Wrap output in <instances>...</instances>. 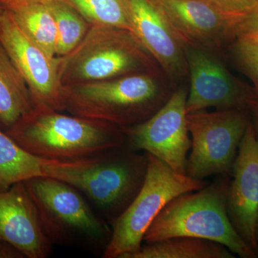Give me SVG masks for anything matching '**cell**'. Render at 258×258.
Listing matches in <instances>:
<instances>
[{"mask_svg": "<svg viewBox=\"0 0 258 258\" xmlns=\"http://www.w3.org/2000/svg\"><path fill=\"white\" fill-rule=\"evenodd\" d=\"M141 152L125 144L79 160L53 161L43 166L44 176L72 185L111 225L143 186L149 157Z\"/></svg>", "mask_w": 258, "mask_h": 258, "instance_id": "1", "label": "cell"}, {"mask_svg": "<svg viewBox=\"0 0 258 258\" xmlns=\"http://www.w3.org/2000/svg\"><path fill=\"white\" fill-rule=\"evenodd\" d=\"M159 74H135L62 88V106L71 115L119 126L145 121L164 106L173 88Z\"/></svg>", "mask_w": 258, "mask_h": 258, "instance_id": "2", "label": "cell"}, {"mask_svg": "<svg viewBox=\"0 0 258 258\" xmlns=\"http://www.w3.org/2000/svg\"><path fill=\"white\" fill-rule=\"evenodd\" d=\"M60 112L34 109L6 133L25 150L52 161L79 160L125 145L120 127Z\"/></svg>", "mask_w": 258, "mask_h": 258, "instance_id": "3", "label": "cell"}, {"mask_svg": "<svg viewBox=\"0 0 258 258\" xmlns=\"http://www.w3.org/2000/svg\"><path fill=\"white\" fill-rule=\"evenodd\" d=\"M230 182V176H220L202 189L173 199L148 228L144 242L187 236L221 244L242 258L257 257L237 233L228 216Z\"/></svg>", "mask_w": 258, "mask_h": 258, "instance_id": "4", "label": "cell"}, {"mask_svg": "<svg viewBox=\"0 0 258 258\" xmlns=\"http://www.w3.org/2000/svg\"><path fill=\"white\" fill-rule=\"evenodd\" d=\"M38 212L42 229L52 244L101 254L111 240L110 224L82 193L47 176L24 181Z\"/></svg>", "mask_w": 258, "mask_h": 258, "instance_id": "5", "label": "cell"}, {"mask_svg": "<svg viewBox=\"0 0 258 258\" xmlns=\"http://www.w3.org/2000/svg\"><path fill=\"white\" fill-rule=\"evenodd\" d=\"M57 57L62 86L142 73L164 74L134 32L113 27L91 26L72 52Z\"/></svg>", "mask_w": 258, "mask_h": 258, "instance_id": "6", "label": "cell"}, {"mask_svg": "<svg viewBox=\"0 0 258 258\" xmlns=\"http://www.w3.org/2000/svg\"><path fill=\"white\" fill-rule=\"evenodd\" d=\"M148 157L143 186L126 210L111 224V238L103 258H129L138 252L148 228L169 202L208 184L204 179L176 172L152 154H148Z\"/></svg>", "mask_w": 258, "mask_h": 258, "instance_id": "7", "label": "cell"}, {"mask_svg": "<svg viewBox=\"0 0 258 258\" xmlns=\"http://www.w3.org/2000/svg\"><path fill=\"white\" fill-rule=\"evenodd\" d=\"M191 137L186 174L198 179L230 176L241 141L250 121L247 110H205L187 113Z\"/></svg>", "mask_w": 258, "mask_h": 258, "instance_id": "8", "label": "cell"}, {"mask_svg": "<svg viewBox=\"0 0 258 258\" xmlns=\"http://www.w3.org/2000/svg\"><path fill=\"white\" fill-rule=\"evenodd\" d=\"M188 90L175 88L167 102L142 123L122 128L125 146L157 158L180 174H186L191 139L187 125Z\"/></svg>", "mask_w": 258, "mask_h": 258, "instance_id": "9", "label": "cell"}, {"mask_svg": "<svg viewBox=\"0 0 258 258\" xmlns=\"http://www.w3.org/2000/svg\"><path fill=\"white\" fill-rule=\"evenodd\" d=\"M0 42L25 80L35 109L63 111L58 57H50L32 42L5 10L0 23Z\"/></svg>", "mask_w": 258, "mask_h": 258, "instance_id": "10", "label": "cell"}, {"mask_svg": "<svg viewBox=\"0 0 258 258\" xmlns=\"http://www.w3.org/2000/svg\"><path fill=\"white\" fill-rule=\"evenodd\" d=\"M190 87L186 100L187 113L209 108L244 109L257 100L253 89L235 78L211 51L183 44Z\"/></svg>", "mask_w": 258, "mask_h": 258, "instance_id": "11", "label": "cell"}, {"mask_svg": "<svg viewBox=\"0 0 258 258\" xmlns=\"http://www.w3.org/2000/svg\"><path fill=\"white\" fill-rule=\"evenodd\" d=\"M182 44L219 50L234 40V25L240 17L212 0H155Z\"/></svg>", "mask_w": 258, "mask_h": 258, "instance_id": "12", "label": "cell"}, {"mask_svg": "<svg viewBox=\"0 0 258 258\" xmlns=\"http://www.w3.org/2000/svg\"><path fill=\"white\" fill-rule=\"evenodd\" d=\"M227 212L232 225L258 256V133L249 122L232 167Z\"/></svg>", "mask_w": 258, "mask_h": 258, "instance_id": "13", "label": "cell"}, {"mask_svg": "<svg viewBox=\"0 0 258 258\" xmlns=\"http://www.w3.org/2000/svg\"><path fill=\"white\" fill-rule=\"evenodd\" d=\"M134 34L173 87L188 75L182 42L155 0H125Z\"/></svg>", "mask_w": 258, "mask_h": 258, "instance_id": "14", "label": "cell"}, {"mask_svg": "<svg viewBox=\"0 0 258 258\" xmlns=\"http://www.w3.org/2000/svg\"><path fill=\"white\" fill-rule=\"evenodd\" d=\"M0 240L13 244L27 258H46L52 252L53 244L24 182L0 191Z\"/></svg>", "mask_w": 258, "mask_h": 258, "instance_id": "15", "label": "cell"}, {"mask_svg": "<svg viewBox=\"0 0 258 258\" xmlns=\"http://www.w3.org/2000/svg\"><path fill=\"white\" fill-rule=\"evenodd\" d=\"M34 109L25 80L0 42V124L8 130Z\"/></svg>", "mask_w": 258, "mask_h": 258, "instance_id": "16", "label": "cell"}, {"mask_svg": "<svg viewBox=\"0 0 258 258\" xmlns=\"http://www.w3.org/2000/svg\"><path fill=\"white\" fill-rule=\"evenodd\" d=\"M220 243L198 237L179 236L142 244L129 258H235Z\"/></svg>", "mask_w": 258, "mask_h": 258, "instance_id": "17", "label": "cell"}, {"mask_svg": "<svg viewBox=\"0 0 258 258\" xmlns=\"http://www.w3.org/2000/svg\"><path fill=\"white\" fill-rule=\"evenodd\" d=\"M52 161L25 150L0 128V191L17 183L44 176L43 166Z\"/></svg>", "mask_w": 258, "mask_h": 258, "instance_id": "18", "label": "cell"}, {"mask_svg": "<svg viewBox=\"0 0 258 258\" xmlns=\"http://www.w3.org/2000/svg\"><path fill=\"white\" fill-rule=\"evenodd\" d=\"M32 42L51 57H56L57 26L45 3H30L8 10Z\"/></svg>", "mask_w": 258, "mask_h": 258, "instance_id": "19", "label": "cell"}, {"mask_svg": "<svg viewBox=\"0 0 258 258\" xmlns=\"http://www.w3.org/2000/svg\"><path fill=\"white\" fill-rule=\"evenodd\" d=\"M45 4L53 15L57 26L56 56L62 57L79 45L91 25L82 15L63 2L51 0Z\"/></svg>", "mask_w": 258, "mask_h": 258, "instance_id": "20", "label": "cell"}, {"mask_svg": "<svg viewBox=\"0 0 258 258\" xmlns=\"http://www.w3.org/2000/svg\"><path fill=\"white\" fill-rule=\"evenodd\" d=\"M59 1L72 7L86 19L91 26L113 27L134 32L125 0Z\"/></svg>", "mask_w": 258, "mask_h": 258, "instance_id": "21", "label": "cell"}, {"mask_svg": "<svg viewBox=\"0 0 258 258\" xmlns=\"http://www.w3.org/2000/svg\"><path fill=\"white\" fill-rule=\"evenodd\" d=\"M234 58L253 84L252 89L258 100V41L240 37L234 39Z\"/></svg>", "mask_w": 258, "mask_h": 258, "instance_id": "22", "label": "cell"}, {"mask_svg": "<svg viewBox=\"0 0 258 258\" xmlns=\"http://www.w3.org/2000/svg\"><path fill=\"white\" fill-rule=\"evenodd\" d=\"M240 37L258 41V5L241 16L234 25V39Z\"/></svg>", "mask_w": 258, "mask_h": 258, "instance_id": "23", "label": "cell"}, {"mask_svg": "<svg viewBox=\"0 0 258 258\" xmlns=\"http://www.w3.org/2000/svg\"><path fill=\"white\" fill-rule=\"evenodd\" d=\"M232 14L241 17L258 5V0H212Z\"/></svg>", "mask_w": 258, "mask_h": 258, "instance_id": "24", "label": "cell"}, {"mask_svg": "<svg viewBox=\"0 0 258 258\" xmlns=\"http://www.w3.org/2000/svg\"><path fill=\"white\" fill-rule=\"evenodd\" d=\"M23 252L13 244L0 240V258H25Z\"/></svg>", "mask_w": 258, "mask_h": 258, "instance_id": "25", "label": "cell"}, {"mask_svg": "<svg viewBox=\"0 0 258 258\" xmlns=\"http://www.w3.org/2000/svg\"><path fill=\"white\" fill-rule=\"evenodd\" d=\"M50 0H0V6L5 10H9L20 5L30 3H47Z\"/></svg>", "mask_w": 258, "mask_h": 258, "instance_id": "26", "label": "cell"}, {"mask_svg": "<svg viewBox=\"0 0 258 258\" xmlns=\"http://www.w3.org/2000/svg\"><path fill=\"white\" fill-rule=\"evenodd\" d=\"M248 112L250 115L251 121L256 132L258 133V100H253L249 103Z\"/></svg>", "mask_w": 258, "mask_h": 258, "instance_id": "27", "label": "cell"}, {"mask_svg": "<svg viewBox=\"0 0 258 258\" xmlns=\"http://www.w3.org/2000/svg\"><path fill=\"white\" fill-rule=\"evenodd\" d=\"M256 236H257V240L258 243V210L257 215V222H256Z\"/></svg>", "mask_w": 258, "mask_h": 258, "instance_id": "28", "label": "cell"}, {"mask_svg": "<svg viewBox=\"0 0 258 258\" xmlns=\"http://www.w3.org/2000/svg\"><path fill=\"white\" fill-rule=\"evenodd\" d=\"M5 10L0 6V23H1L2 17H3V13H4Z\"/></svg>", "mask_w": 258, "mask_h": 258, "instance_id": "29", "label": "cell"}]
</instances>
